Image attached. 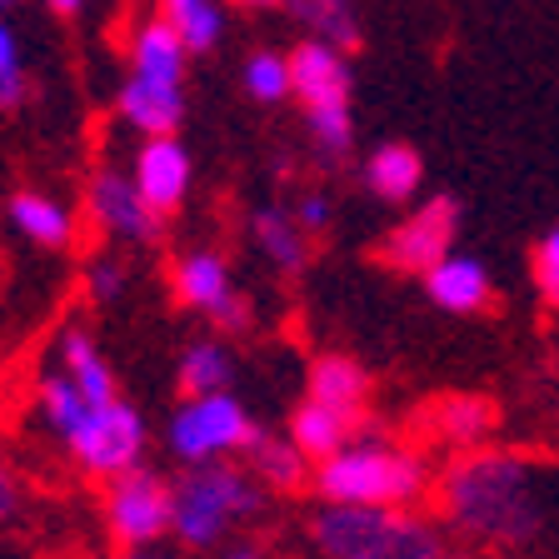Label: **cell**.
<instances>
[{
    "instance_id": "1",
    "label": "cell",
    "mask_w": 559,
    "mask_h": 559,
    "mask_svg": "<svg viewBox=\"0 0 559 559\" xmlns=\"http://www.w3.org/2000/svg\"><path fill=\"white\" fill-rule=\"evenodd\" d=\"M435 504L450 535L485 549H520L545 530L549 485L530 454L465 450L440 469Z\"/></svg>"
},
{
    "instance_id": "10",
    "label": "cell",
    "mask_w": 559,
    "mask_h": 559,
    "mask_svg": "<svg viewBox=\"0 0 559 559\" xmlns=\"http://www.w3.org/2000/svg\"><path fill=\"white\" fill-rule=\"evenodd\" d=\"M85 210H91V221L100 225L110 240H126V245H155L165 230V215H155L145 205V195L135 190L126 170H95L91 186H85Z\"/></svg>"
},
{
    "instance_id": "34",
    "label": "cell",
    "mask_w": 559,
    "mask_h": 559,
    "mask_svg": "<svg viewBox=\"0 0 559 559\" xmlns=\"http://www.w3.org/2000/svg\"><path fill=\"white\" fill-rule=\"evenodd\" d=\"M221 559H265V545H255V539H235V545L221 549Z\"/></svg>"
},
{
    "instance_id": "3",
    "label": "cell",
    "mask_w": 559,
    "mask_h": 559,
    "mask_svg": "<svg viewBox=\"0 0 559 559\" xmlns=\"http://www.w3.org/2000/svg\"><path fill=\"white\" fill-rule=\"evenodd\" d=\"M314 559H454L450 530L419 510H349L320 504L305 520Z\"/></svg>"
},
{
    "instance_id": "6",
    "label": "cell",
    "mask_w": 559,
    "mask_h": 559,
    "mask_svg": "<svg viewBox=\"0 0 559 559\" xmlns=\"http://www.w3.org/2000/svg\"><path fill=\"white\" fill-rule=\"evenodd\" d=\"M66 450L75 454V465L95 479H120L126 469H140L145 454V419L135 405L110 400V405H91L81 415V425L66 435Z\"/></svg>"
},
{
    "instance_id": "4",
    "label": "cell",
    "mask_w": 559,
    "mask_h": 559,
    "mask_svg": "<svg viewBox=\"0 0 559 559\" xmlns=\"http://www.w3.org/2000/svg\"><path fill=\"white\" fill-rule=\"evenodd\" d=\"M260 504H265V489L245 465H230V460L195 465L170 485V535L190 555H205V549L225 545L240 520L260 514Z\"/></svg>"
},
{
    "instance_id": "19",
    "label": "cell",
    "mask_w": 559,
    "mask_h": 559,
    "mask_svg": "<svg viewBox=\"0 0 559 559\" xmlns=\"http://www.w3.org/2000/svg\"><path fill=\"white\" fill-rule=\"evenodd\" d=\"M495 400L489 395H444L430 405V430L454 450H485V440L495 435Z\"/></svg>"
},
{
    "instance_id": "18",
    "label": "cell",
    "mask_w": 559,
    "mask_h": 559,
    "mask_svg": "<svg viewBox=\"0 0 559 559\" xmlns=\"http://www.w3.org/2000/svg\"><path fill=\"white\" fill-rule=\"evenodd\" d=\"M5 215H11L15 235L40 250H66L75 240V215H70L66 200H56L50 190H15L5 200Z\"/></svg>"
},
{
    "instance_id": "29",
    "label": "cell",
    "mask_w": 559,
    "mask_h": 559,
    "mask_svg": "<svg viewBox=\"0 0 559 559\" xmlns=\"http://www.w3.org/2000/svg\"><path fill=\"white\" fill-rule=\"evenodd\" d=\"M31 100V70H25V46L11 21H0V110L11 116Z\"/></svg>"
},
{
    "instance_id": "16",
    "label": "cell",
    "mask_w": 559,
    "mask_h": 559,
    "mask_svg": "<svg viewBox=\"0 0 559 559\" xmlns=\"http://www.w3.org/2000/svg\"><path fill=\"white\" fill-rule=\"evenodd\" d=\"M305 400L330 405L349 419H365V409H370V374L349 355H320V360H310V374H305Z\"/></svg>"
},
{
    "instance_id": "37",
    "label": "cell",
    "mask_w": 559,
    "mask_h": 559,
    "mask_svg": "<svg viewBox=\"0 0 559 559\" xmlns=\"http://www.w3.org/2000/svg\"><path fill=\"white\" fill-rule=\"evenodd\" d=\"M120 559H155V555H145V549H130V555H120Z\"/></svg>"
},
{
    "instance_id": "14",
    "label": "cell",
    "mask_w": 559,
    "mask_h": 559,
    "mask_svg": "<svg viewBox=\"0 0 559 559\" xmlns=\"http://www.w3.org/2000/svg\"><path fill=\"white\" fill-rule=\"evenodd\" d=\"M425 295L450 314H479L495 305V280H489L485 260L450 250L435 270H425Z\"/></svg>"
},
{
    "instance_id": "2",
    "label": "cell",
    "mask_w": 559,
    "mask_h": 559,
    "mask_svg": "<svg viewBox=\"0 0 559 559\" xmlns=\"http://www.w3.org/2000/svg\"><path fill=\"white\" fill-rule=\"evenodd\" d=\"M314 489L325 504L349 510H415L430 495V469L415 450L380 440L374 430H360L345 450L310 469Z\"/></svg>"
},
{
    "instance_id": "11",
    "label": "cell",
    "mask_w": 559,
    "mask_h": 559,
    "mask_svg": "<svg viewBox=\"0 0 559 559\" xmlns=\"http://www.w3.org/2000/svg\"><path fill=\"white\" fill-rule=\"evenodd\" d=\"M290 56V100H300L305 116H325V110H349L355 95V75H349V56L325 40L305 35Z\"/></svg>"
},
{
    "instance_id": "5",
    "label": "cell",
    "mask_w": 559,
    "mask_h": 559,
    "mask_svg": "<svg viewBox=\"0 0 559 559\" xmlns=\"http://www.w3.org/2000/svg\"><path fill=\"white\" fill-rule=\"evenodd\" d=\"M260 425L250 419V409L225 390V395H200V400H180V409L165 425L170 454L186 469L195 465H221L230 454H245L255 444Z\"/></svg>"
},
{
    "instance_id": "25",
    "label": "cell",
    "mask_w": 559,
    "mask_h": 559,
    "mask_svg": "<svg viewBox=\"0 0 559 559\" xmlns=\"http://www.w3.org/2000/svg\"><path fill=\"white\" fill-rule=\"evenodd\" d=\"M245 469L255 475L260 489H300L305 479H310V460H305L300 450L290 444V435L280 440V435H255V444L245 450Z\"/></svg>"
},
{
    "instance_id": "20",
    "label": "cell",
    "mask_w": 559,
    "mask_h": 559,
    "mask_svg": "<svg viewBox=\"0 0 559 559\" xmlns=\"http://www.w3.org/2000/svg\"><path fill=\"white\" fill-rule=\"evenodd\" d=\"M250 240H255V250L280 275H300L310 265V235L295 225L290 210H280V205L250 210Z\"/></svg>"
},
{
    "instance_id": "33",
    "label": "cell",
    "mask_w": 559,
    "mask_h": 559,
    "mask_svg": "<svg viewBox=\"0 0 559 559\" xmlns=\"http://www.w3.org/2000/svg\"><path fill=\"white\" fill-rule=\"evenodd\" d=\"M15 514H21V479H15V469L0 460V524H11Z\"/></svg>"
},
{
    "instance_id": "13",
    "label": "cell",
    "mask_w": 559,
    "mask_h": 559,
    "mask_svg": "<svg viewBox=\"0 0 559 559\" xmlns=\"http://www.w3.org/2000/svg\"><path fill=\"white\" fill-rule=\"evenodd\" d=\"M116 116L135 130L140 140L151 135H175L186 120V85H160V81H120L116 91Z\"/></svg>"
},
{
    "instance_id": "9",
    "label": "cell",
    "mask_w": 559,
    "mask_h": 559,
    "mask_svg": "<svg viewBox=\"0 0 559 559\" xmlns=\"http://www.w3.org/2000/svg\"><path fill=\"white\" fill-rule=\"evenodd\" d=\"M175 300L186 305L195 314H210L221 330H250V300L235 295V275H230V260L221 250H190V255L175 260Z\"/></svg>"
},
{
    "instance_id": "36",
    "label": "cell",
    "mask_w": 559,
    "mask_h": 559,
    "mask_svg": "<svg viewBox=\"0 0 559 559\" xmlns=\"http://www.w3.org/2000/svg\"><path fill=\"white\" fill-rule=\"evenodd\" d=\"M230 5H240V11H275L280 0H230Z\"/></svg>"
},
{
    "instance_id": "30",
    "label": "cell",
    "mask_w": 559,
    "mask_h": 559,
    "mask_svg": "<svg viewBox=\"0 0 559 559\" xmlns=\"http://www.w3.org/2000/svg\"><path fill=\"white\" fill-rule=\"evenodd\" d=\"M535 290L545 295L549 310H559V225L535 245Z\"/></svg>"
},
{
    "instance_id": "8",
    "label": "cell",
    "mask_w": 559,
    "mask_h": 559,
    "mask_svg": "<svg viewBox=\"0 0 559 559\" xmlns=\"http://www.w3.org/2000/svg\"><path fill=\"white\" fill-rule=\"evenodd\" d=\"M460 240V200L454 195H435L419 210H409L405 221L380 240V260L390 270H405V275H425L435 270Z\"/></svg>"
},
{
    "instance_id": "22",
    "label": "cell",
    "mask_w": 559,
    "mask_h": 559,
    "mask_svg": "<svg viewBox=\"0 0 559 559\" xmlns=\"http://www.w3.org/2000/svg\"><path fill=\"white\" fill-rule=\"evenodd\" d=\"M60 370L75 380V390H81L91 405H110V400H120L116 370H110V360H105L100 345L91 340V330L70 325L66 335H60Z\"/></svg>"
},
{
    "instance_id": "15",
    "label": "cell",
    "mask_w": 559,
    "mask_h": 559,
    "mask_svg": "<svg viewBox=\"0 0 559 559\" xmlns=\"http://www.w3.org/2000/svg\"><path fill=\"white\" fill-rule=\"evenodd\" d=\"M186 70H190V50L160 11L145 15L130 31V75L160 81V85H186Z\"/></svg>"
},
{
    "instance_id": "17",
    "label": "cell",
    "mask_w": 559,
    "mask_h": 559,
    "mask_svg": "<svg viewBox=\"0 0 559 559\" xmlns=\"http://www.w3.org/2000/svg\"><path fill=\"white\" fill-rule=\"evenodd\" d=\"M360 180L380 205H405V200H415L419 186H425V160H419V151L405 145V140H384V145H374V151L365 155Z\"/></svg>"
},
{
    "instance_id": "27",
    "label": "cell",
    "mask_w": 559,
    "mask_h": 559,
    "mask_svg": "<svg viewBox=\"0 0 559 559\" xmlns=\"http://www.w3.org/2000/svg\"><path fill=\"white\" fill-rule=\"evenodd\" d=\"M35 405H40V415H46V425L66 440L75 425H81V415L91 409V400L75 390V380H70L66 370H50L40 374V384H35Z\"/></svg>"
},
{
    "instance_id": "28",
    "label": "cell",
    "mask_w": 559,
    "mask_h": 559,
    "mask_svg": "<svg viewBox=\"0 0 559 559\" xmlns=\"http://www.w3.org/2000/svg\"><path fill=\"white\" fill-rule=\"evenodd\" d=\"M240 85L255 105L290 100V56H280V50H255V56H245Z\"/></svg>"
},
{
    "instance_id": "24",
    "label": "cell",
    "mask_w": 559,
    "mask_h": 559,
    "mask_svg": "<svg viewBox=\"0 0 559 559\" xmlns=\"http://www.w3.org/2000/svg\"><path fill=\"white\" fill-rule=\"evenodd\" d=\"M175 380H180V395L200 400V395H225L235 380V360L221 340H190L180 349V365H175Z\"/></svg>"
},
{
    "instance_id": "26",
    "label": "cell",
    "mask_w": 559,
    "mask_h": 559,
    "mask_svg": "<svg viewBox=\"0 0 559 559\" xmlns=\"http://www.w3.org/2000/svg\"><path fill=\"white\" fill-rule=\"evenodd\" d=\"M155 11L175 25L190 56H210L225 40V0H155Z\"/></svg>"
},
{
    "instance_id": "12",
    "label": "cell",
    "mask_w": 559,
    "mask_h": 559,
    "mask_svg": "<svg viewBox=\"0 0 559 559\" xmlns=\"http://www.w3.org/2000/svg\"><path fill=\"white\" fill-rule=\"evenodd\" d=\"M130 180L145 195V205L155 215H175L190 195V180H195V160H190L186 140L180 135H151L135 145V160H130Z\"/></svg>"
},
{
    "instance_id": "23",
    "label": "cell",
    "mask_w": 559,
    "mask_h": 559,
    "mask_svg": "<svg viewBox=\"0 0 559 559\" xmlns=\"http://www.w3.org/2000/svg\"><path fill=\"white\" fill-rule=\"evenodd\" d=\"M295 21L305 25L310 40H325L335 50H360V5L355 0H280Z\"/></svg>"
},
{
    "instance_id": "7",
    "label": "cell",
    "mask_w": 559,
    "mask_h": 559,
    "mask_svg": "<svg viewBox=\"0 0 559 559\" xmlns=\"http://www.w3.org/2000/svg\"><path fill=\"white\" fill-rule=\"evenodd\" d=\"M105 535L116 539L120 555L151 549L170 535V479L151 469H126L105 485Z\"/></svg>"
},
{
    "instance_id": "38",
    "label": "cell",
    "mask_w": 559,
    "mask_h": 559,
    "mask_svg": "<svg viewBox=\"0 0 559 559\" xmlns=\"http://www.w3.org/2000/svg\"><path fill=\"white\" fill-rule=\"evenodd\" d=\"M5 5H15V0H0V11H5Z\"/></svg>"
},
{
    "instance_id": "31",
    "label": "cell",
    "mask_w": 559,
    "mask_h": 559,
    "mask_svg": "<svg viewBox=\"0 0 559 559\" xmlns=\"http://www.w3.org/2000/svg\"><path fill=\"white\" fill-rule=\"evenodd\" d=\"M120 290H126V265H120V260L100 255L85 265V295H91L95 305H110Z\"/></svg>"
},
{
    "instance_id": "35",
    "label": "cell",
    "mask_w": 559,
    "mask_h": 559,
    "mask_svg": "<svg viewBox=\"0 0 559 559\" xmlns=\"http://www.w3.org/2000/svg\"><path fill=\"white\" fill-rule=\"evenodd\" d=\"M46 5H50L56 15H81L85 5H91V0H46Z\"/></svg>"
},
{
    "instance_id": "21",
    "label": "cell",
    "mask_w": 559,
    "mask_h": 559,
    "mask_svg": "<svg viewBox=\"0 0 559 559\" xmlns=\"http://www.w3.org/2000/svg\"><path fill=\"white\" fill-rule=\"evenodd\" d=\"M360 430H365V419H349L330 405H314V400H305V405L290 415V444L310 460V465H320V460H330L335 450H345Z\"/></svg>"
},
{
    "instance_id": "32",
    "label": "cell",
    "mask_w": 559,
    "mask_h": 559,
    "mask_svg": "<svg viewBox=\"0 0 559 559\" xmlns=\"http://www.w3.org/2000/svg\"><path fill=\"white\" fill-rule=\"evenodd\" d=\"M290 215H295V225H300L310 240L335 225V205H330V195H320V190H305V195L290 205Z\"/></svg>"
}]
</instances>
